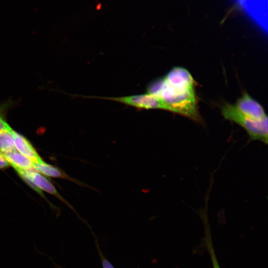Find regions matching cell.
I'll use <instances>...</instances> for the list:
<instances>
[{"instance_id": "9a60e30c", "label": "cell", "mask_w": 268, "mask_h": 268, "mask_svg": "<svg viewBox=\"0 0 268 268\" xmlns=\"http://www.w3.org/2000/svg\"><path fill=\"white\" fill-rule=\"evenodd\" d=\"M52 262L54 265L55 266V268H63V267H62L61 266H59L58 264L56 263L55 262L53 261Z\"/></svg>"}, {"instance_id": "9c48e42d", "label": "cell", "mask_w": 268, "mask_h": 268, "mask_svg": "<svg viewBox=\"0 0 268 268\" xmlns=\"http://www.w3.org/2000/svg\"><path fill=\"white\" fill-rule=\"evenodd\" d=\"M12 129L10 127L0 133V153L3 155L16 149L11 133Z\"/></svg>"}, {"instance_id": "4fadbf2b", "label": "cell", "mask_w": 268, "mask_h": 268, "mask_svg": "<svg viewBox=\"0 0 268 268\" xmlns=\"http://www.w3.org/2000/svg\"><path fill=\"white\" fill-rule=\"evenodd\" d=\"M10 128L5 120V116H0V133Z\"/></svg>"}, {"instance_id": "5bb4252c", "label": "cell", "mask_w": 268, "mask_h": 268, "mask_svg": "<svg viewBox=\"0 0 268 268\" xmlns=\"http://www.w3.org/2000/svg\"><path fill=\"white\" fill-rule=\"evenodd\" d=\"M9 163L2 154L0 153V169H4L9 166Z\"/></svg>"}, {"instance_id": "277c9868", "label": "cell", "mask_w": 268, "mask_h": 268, "mask_svg": "<svg viewBox=\"0 0 268 268\" xmlns=\"http://www.w3.org/2000/svg\"><path fill=\"white\" fill-rule=\"evenodd\" d=\"M16 171L18 175L23 174L27 177L40 190H43L57 197L72 209L81 220L82 219L78 214L74 208L59 194L55 186L46 177H44L39 173L32 170V169L16 170Z\"/></svg>"}, {"instance_id": "7a4b0ae2", "label": "cell", "mask_w": 268, "mask_h": 268, "mask_svg": "<svg viewBox=\"0 0 268 268\" xmlns=\"http://www.w3.org/2000/svg\"><path fill=\"white\" fill-rule=\"evenodd\" d=\"M221 113L224 118L236 123L245 130L250 140H259L267 144L268 118L261 121L253 119L241 113L235 105L228 103L223 106Z\"/></svg>"}, {"instance_id": "5b68a950", "label": "cell", "mask_w": 268, "mask_h": 268, "mask_svg": "<svg viewBox=\"0 0 268 268\" xmlns=\"http://www.w3.org/2000/svg\"><path fill=\"white\" fill-rule=\"evenodd\" d=\"M244 115L256 120L268 118L263 107L246 93L239 98L235 105Z\"/></svg>"}, {"instance_id": "3957f363", "label": "cell", "mask_w": 268, "mask_h": 268, "mask_svg": "<svg viewBox=\"0 0 268 268\" xmlns=\"http://www.w3.org/2000/svg\"><path fill=\"white\" fill-rule=\"evenodd\" d=\"M138 109H162L169 111L167 106L158 97L149 93L119 97H105Z\"/></svg>"}, {"instance_id": "7c38bea8", "label": "cell", "mask_w": 268, "mask_h": 268, "mask_svg": "<svg viewBox=\"0 0 268 268\" xmlns=\"http://www.w3.org/2000/svg\"><path fill=\"white\" fill-rule=\"evenodd\" d=\"M13 104L14 102L10 99L0 104V116H5L8 110Z\"/></svg>"}, {"instance_id": "ba28073f", "label": "cell", "mask_w": 268, "mask_h": 268, "mask_svg": "<svg viewBox=\"0 0 268 268\" xmlns=\"http://www.w3.org/2000/svg\"><path fill=\"white\" fill-rule=\"evenodd\" d=\"M5 158L16 170H27L33 168V162L16 149L4 154Z\"/></svg>"}, {"instance_id": "52a82bcc", "label": "cell", "mask_w": 268, "mask_h": 268, "mask_svg": "<svg viewBox=\"0 0 268 268\" xmlns=\"http://www.w3.org/2000/svg\"><path fill=\"white\" fill-rule=\"evenodd\" d=\"M15 147L20 153L30 159L33 163L42 160L30 141L13 129L11 130Z\"/></svg>"}, {"instance_id": "8992f818", "label": "cell", "mask_w": 268, "mask_h": 268, "mask_svg": "<svg viewBox=\"0 0 268 268\" xmlns=\"http://www.w3.org/2000/svg\"><path fill=\"white\" fill-rule=\"evenodd\" d=\"M33 169L47 176L65 179L75 183L81 187H87L98 191L97 190L92 187L70 177L62 169L52 165L48 164L44 162L42 160L39 162L33 163Z\"/></svg>"}, {"instance_id": "8fae6325", "label": "cell", "mask_w": 268, "mask_h": 268, "mask_svg": "<svg viewBox=\"0 0 268 268\" xmlns=\"http://www.w3.org/2000/svg\"><path fill=\"white\" fill-rule=\"evenodd\" d=\"M91 232L95 238V245L101 260L103 268H115V267L112 265L111 262L109 261L108 259L105 257L104 255L103 254L100 249L97 237H96L95 235L94 234L92 231H91Z\"/></svg>"}, {"instance_id": "30bf717a", "label": "cell", "mask_w": 268, "mask_h": 268, "mask_svg": "<svg viewBox=\"0 0 268 268\" xmlns=\"http://www.w3.org/2000/svg\"><path fill=\"white\" fill-rule=\"evenodd\" d=\"M204 240L211 258L213 268H220L213 249L209 226L206 223H205Z\"/></svg>"}, {"instance_id": "6da1fadb", "label": "cell", "mask_w": 268, "mask_h": 268, "mask_svg": "<svg viewBox=\"0 0 268 268\" xmlns=\"http://www.w3.org/2000/svg\"><path fill=\"white\" fill-rule=\"evenodd\" d=\"M148 93L159 98L168 107L169 111L201 123L195 92V84H170L164 78L152 82Z\"/></svg>"}]
</instances>
